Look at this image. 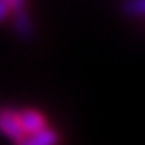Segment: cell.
Instances as JSON below:
<instances>
[{"mask_svg":"<svg viewBox=\"0 0 145 145\" xmlns=\"http://www.w3.org/2000/svg\"><path fill=\"white\" fill-rule=\"evenodd\" d=\"M60 143V134L55 128H42L40 132L23 136L21 140H17L15 145H59Z\"/></svg>","mask_w":145,"mask_h":145,"instance_id":"cell-3","label":"cell"},{"mask_svg":"<svg viewBox=\"0 0 145 145\" xmlns=\"http://www.w3.org/2000/svg\"><path fill=\"white\" fill-rule=\"evenodd\" d=\"M10 17H11V6L6 0H0V23H4Z\"/></svg>","mask_w":145,"mask_h":145,"instance_id":"cell-5","label":"cell"},{"mask_svg":"<svg viewBox=\"0 0 145 145\" xmlns=\"http://www.w3.org/2000/svg\"><path fill=\"white\" fill-rule=\"evenodd\" d=\"M128 11L130 13H134V15L141 17L143 15V10H145V4H143V0H128Z\"/></svg>","mask_w":145,"mask_h":145,"instance_id":"cell-4","label":"cell"},{"mask_svg":"<svg viewBox=\"0 0 145 145\" xmlns=\"http://www.w3.org/2000/svg\"><path fill=\"white\" fill-rule=\"evenodd\" d=\"M19 123H21V128H23V136L40 132L42 128L49 126L47 117H45L40 109H34V108L21 109V111H19Z\"/></svg>","mask_w":145,"mask_h":145,"instance_id":"cell-2","label":"cell"},{"mask_svg":"<svg viewBox=\"0 0 145 145\" xmlns=\"http://www.w3.org/2000/svg\"><path fill=\"white\" fill-rule=\"evenodd\" d=\"M0 134L13 143L23 138V128L19 123V109H0Z\"/></svg>","mask_w":145,"mask_h":145,"instance_id":"cell-1","label":"cell"},{"mask_svg":"<svg viewBox=\"0 0 145 145\" xmlns=\"http://www.w3.org/2000/svg\"><path fill=\"white\" fill-rule=\"evenodd\" d=\"M8 4L11 6V13L17 10V8H21V6H25V0H6Z\"/></svg>","mask_w":145,"mask_h":145,"instance_id":"cell-6","label":"cell"}]
</instances>
